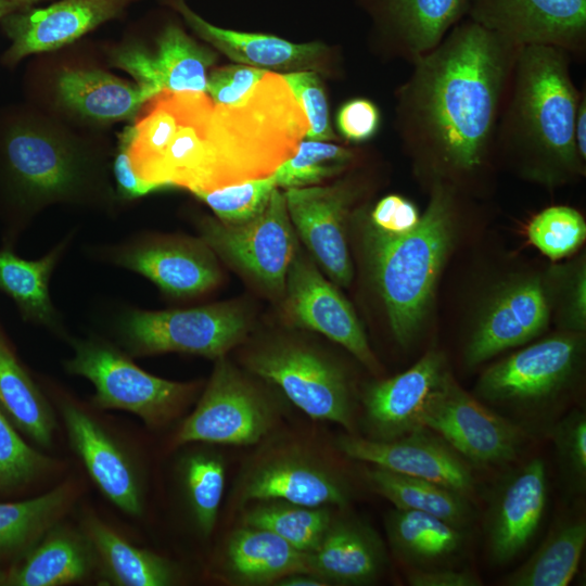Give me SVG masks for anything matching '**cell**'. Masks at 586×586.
<instances>
[{
	"mask_svg": "<svg viewBox=\"0 0 586 586\" xmlns=\"http://www.w3.org/2000/svg\"><path fill=\"white\" fill-rule=\"evenodd\" d=\"M295 95L308 122L304 139L335 140L337 136L330 123L329 105L322 81L315 71H295L281 74Z\"/></svg>",
	"mask_w": 586,
	"mask_h": 586,
	"instance_id": "cell-45",
	"label": "cell"
},
{
	"mask_svg": "<svg viewBox=\"0 0 586 586\" xmlns=\"http://www.w3.org/2000/svg\"><path fill=\"white\" fill-rule=\"evenodd\" d=\"M336 129L352 143H364L373 138L381 126V113L374 102L354 98L341 105L336 113Z\"/></svg>",
	"mask_w": 586,
	"mask_h": 586,
	"instance_id": "cell-47",
	"label": "cell"
},
{
	"mask_svg": "<svg viewBox=\"0 0 586 586\" xmlns=\"http://www.w3.org/2000/svg\"><path fill=\"white\" fill-rule=\"evenodd\" d=\"M245 367L277 385L307 416L354 430V415L344 372L317 351L293 342H276L250 352Z\"/></svg>",
	"mask_w": 586,
	"mask_h": 586,
	"instance_id": "cell-10",
	"label": "cell"
},
{
	"mask_svg": "<svg viewBox=\"0 0 586 586\" xmlns=\"http://www.w3.org/2000/svg\"><path fill=\"white\" fill-rule=\"evenodd\" d=\"M277 585L281 586H322L328 585L323 579L320 577L309 574V573H295L288 575L285 577H282L279 579Z\"/></svg>",
	"mask_w": 586,
	"mask_h": 586,
	"instance_id": "cell-52",
	"label": "cell"
},
{
	"mask_svg": "<svg viewBox=\"0 0 586 586\" xmlns=\"http://www.w3.org/2000/svg\"><path fill=\"white\" fill-rule=\"evenodd\" d=\"M18 9H21V7L10 0H0V21Z\"/></svg>",
	"mask_w": 586,
	"mask_h": 586,
	"instance_id": "cell-53",
	"label": "cell"
},
{
	"mask_svg": "<svg viewBox=\"0 0 586 586\" xmlns=\"http://www.w3.org/2000/svg\"><path fill=\"white\" fill-rule=\"evenodd\" d=\"M548 496L545 462L534 458L498 485L486 521L491 560L502 564L514 559L533 539Z\"/></svg>",
	"mask_w": 586,
	"mask_h": 586,
	"instance_id": "cell-19",
	"label": "cell"
},
{
	"mask_svg": "<svg viewBox=\"0 0 586 586\" xmlns=\"http://www.w3.org/2000/svg\"><path fill=\"white\" fill-rule=\"evenodd\" d=\"M56 91L66 107L97 122L137 117L151 99L137 84L99 69H64L58 77Z\"/></svg>",
	"mask_w": 586,
	"mask_h": 586,
	"instance_id": "cell-29",
	"label": "cell"
},
{
	"mask_svg": "<svg viewBox=\"0 0 586 586\" xmlns=\"http://www.w3.org/2000/svg\"><path fill=\"white\" fill-rule=\"evenodd\" d=\"M284 293V310L294 326L323 334L368 369L378 370L379 364L352 305L298 251L289 267Z\"/></svg>",
	"mask_w": 586,
	"mask_h": 586,
	"instance_id": "cell-13",
	"label": "cell"
},
{
	"mask_svg": "<svg viewBox=\"0 0 586 586\" xmlns=\"http://www.w3.org/2000/svg\"><path fill=\"white\" fill-rule=\"evenodd\" d=\"M574 138L577 154L583 163L586 161V93L585 89L582 92V97L577 106L575 125H574Z\"/></svg>",
	"mask_w": 586,
	"mask_h": 586,
	"instance_id": "cell-51",
	"label": "cell"
},
{
	"mask_svg": "<svg viewBox=\"0 0 586 586\" xmlns=\"http://www.w3.org/2000/svg\"><path fill=\"white\" fill-rule=\"evenodd\" d=\"M243 500H281L322 507L345 506L348 491L341 479L317 462L300 457H283L265 462L245 479Z\"/></svg>",
	"mask_w": 586,
	"mask_h": 586,
	"instance_id": "cell-26",
	"label": "cell"
},
{
	"mask_svg": "<svg viewBox=\"0 0 586 586\" xmlns=\"http://www.w3.org/2000/svg\"><path fill=\"white\" fill-rule=\"evenodd\" d=\"M551 438L563 479L575 492L586 485V416L576 409L551 429Z\"/></svg>",
	"mask_w": 586,
	"mask_h": 586,
	"instance_id": "cell-44",
	"label": "cell"
},
{
	"mask_svg": "<svg viewBox=\"0 0 586 586\" xmlns=\"http://www.w3.org/2000/svg\"><path fill=\"white\" fill-rule=\"evenodd\" d=\"M355 153L345 146L303 139L296 152L275 171L278 188H304L320 183L345 170Z\"/></svg>",
	"mask_w": 586,
	"mask_h": 586,
	"instance_id": "cell-39",
	"label": "cell"
},
{
	"mask_svg": "<svg viewBox=\"0 0 586 586\" xmlns=\"http://www.w3.org/2000/svg\"><path fill=\"white\" fill-rule=\"evenodd\" d=\"M3 581H4V574H2V573L0 572V584H3Z\"/></svg>",
	"mask_w": 586,
	"mask_h": 586,
	"instance_id": "cell-55",
	"label": "cell"
},
{
	"mask_svg": "<svg viewBox=\"0 0 586 586\" xmlns=\"http://www.w3.org/2000/svg\"><path fill=\"white\" fill-rule=\"evenodd\" d=\"M1 161L16 198L29 212L80 201L90 182L86 158L35 126L16 125L8 131Z\"/></svg>",
	"mask_w": 586,
	"mask_h": 586,
	"instance_id": "cell-9",
	"label": "cell"
},
{
	"mask_svg": "<svg viewBox=\"0 0 586 586\" xmlns=\"http://www.w3.org/2000/svg\"><path fill=\"white\" fill-rule=\"evenodd\" d=\"M385 528L394 553L416 569L447 559L463 542L460 528L417 510L394 508L385 518Z\"/></svg>",
	"mask_w": 586,
	"mask_h": 586,
	"instance_id": "cell-33",
	"label": "cell"
},
{
	"mask_svg": "<svg viewBox=\"0 0 586 586\" xmlns=\"http://www.w3.org/2000/svg\"><path fill=\"white\" fill-rule=\"evenodd\" d=\"M0 410V489L28 483L46 471L51 461L30 447Z\"/></svg>",
	"mask_w": 586,
	"mask_h": 586,
	"instance_id": "cell-43",
	"label": "cell"
},
{
	"mask_svg": "<svg viewBox=\"0 0 586 586\" xmlns=\"http://www.w3.org/2000/svg\"><path fill=\"white\" fill-rule=\"evenodd\" d=\"M331 520L327 508L284 502L256 507L244 515L243 523L268 530L298 550L311 552L320 544Z\"/></svg>",
	"mask_w": 586,
	"mask_h": 586,
	"instance_id": "cell-38",
	"label": "cell"
},
{
	"mask_svg": "<svg viewBox=\"0 0 586 586\" xmlns=\"http://www.w3.org/2000/svg\"><path fill=\"white\" fill-rule=\"evenodd\" d=\"M520 47L464 17L411 63L397 128L430 188L456 189L488 166Z\"/></svg>",
	"mask_w": 586,
	"mask_h": 586,
	"instance_id": "cell-1",
	"label": "cell"
},
{
	"mask_svg": "<svg viewBox=\"0 0 586 586\" xmlns=\"http://www.w3.org/2000/svg\"><path fill=\"white\" fill-rule=\"evenodd\" d=\"M75 497V485L64 483L31 499L0 502V555L21 551L38 543L56 525Z\"/></svg>",
	"mask_w": 586,
	"mask_h": 586,
	"instance_id": "cell-37",
	"label": "cell"
},
{
	"mask_svg": "<svg viewBox=\"0 0 586 586\" xmlns=\"http://www.w3.org/2000/svg\"><path fill=\"white\" fill-rule=\"evenodd\" d=\"M140 0H59L43 8H21L0 23L11 44L4 62L67 46L100 25L119 17Z\"/></svg>",
	"mask_w": 586,
	"mask_h": 586,
	"instance_id": "cell-16",
	"label": "cell"
},
{
	"mask_svg": "<svg viewBox=\"0 0 586 586\" xmlns=\"http://www.w3.org/2000/svg\"><path fill=\"white\" fill-rule=\"evenodd\" d=\"M72 346L73 356L65 361V369L92 383L94 405L129 411L146 425L170 422L196 391L193 383L169 381L144 371L100 339L73 340Z\"/></svg>",
	"mask_w": 586,
	"mask_h": 586,
	"instance_id": "cell-5",
	"label": "cell"
},
{
	"mask_svg": "<svg viewBox=\"0 0 586 586\" xmlns=\"http://www.w3.org/2000/svg\"><path fill=\"white\" fill-rule=\"evenodd\" d=\"M549 308L538 280H526L505 290L491 305L466 349L468 366L523 344L540 333Z\"/></svg>",
	"mask_w": 586,
	"mask_h": 586,
	"instance_id": "cell-25",
	"label": "cell"
},
{
	"mask_svg": "<svg viewBox=\"0 0 586 586\" xmlns=\"http://www.w3.org/2000/svg\"><path fill=\"white\" fill-rule=\"evenodd\" d=\"M447 373L444 356L433 351L408 370L370 385L362 398L370 438L391 441L422 428L420 413Z\"/></svg>",
	"mask_w": 586,
	"mask_h": 586,
	"instance_id": "cell-21",
	"label": "cell"
},
{
	"mask_svg": "<svg viewBox=\"0 0 586 586\" xmlns=\"http://www.w3.org/2000/svg\"><path fill=\"white\" fill-rule=\"evenodd\" d=\"M249 329L247 313L232 303L187 309H129L117 320L120 340L133 356L184 353L217 359L240 344Z\"/></svg>",
	"mask_w": 586,
	"mask_h": 586,
	"instance_id": "cell-6",
	"label": "cell"
},
{
	"mask_svg": "<svg viewBox=\"0 0 586 586\" xmlns=\"http://www.w3.org/2000/svg\"><path fill=\"white\" fill-rule=\"evenodd\" d=\"M564 50L521 46L499 117L495 152L517 160L523 173L545 182L582 174L574 125L582 90Z\"/></svg>",
	"mask_w": 586,
	"mask_h": 586,
	"instance_id": "cell-2",
	"label": "cell"
},
{
	"mask_svg": "<svg viewBox=\"0 0 586 586\" xmlns=\"http://www.w3.org/2000/svg\"><path fill=\"white\" fill-rule=\"evenodd\" d=\"M586 543L584 520L555 526L539 548L505 579L509 586H565L577 572Z\"/></svg>",
	"mask_w": 586,
	"mask_h": 586,
	"instance_id": "cell-36",
	"label": "cell"
},
{
	"mask_svg": "<svg viewBox=\"0 0 586 586\" xmlns=\"http://www.w3.org/2000/svg\"><path fill=\"white\" fill-rule=\"evenodd\" d=\"M201 240L267 293L285 290L289 267L297 251L283 192L276 188L269 203L255 218L230 225L205 217L199 222Z\"/></svg>",
	"mask_w": 586,
	"mask_h": 586,
	"instance_id": "cell-7",
	"label": "cell"
},
{
	"mask_svg": "<svg viewBox=\"0 0 586 586\" xmlns=\"http://www.w3.org/2000/svg\"><path fill=\"white\" fill-rule=\"evenodd\" d=\"M430 189L429 204L413 230L392 235L370 227L368 232L374 280L402 345L419 330L454 235L457 190L443 184Z\"/></svg>",
	"mask_w": 586,
	"mask_h": 586,
	"instance_id": "cell-4",
	"label": "cell"
},
{
	"mask_svg": "<svg viewBox=\"0 0 586 586\" xmlns=\"http://www.w3.org/2000/svg\"><path fill=\"white\" fill-rule=\"evenodd\" d=\"M183 472L198 527L208 536L216 524L225 488L222 460L213 454H194L187 459Z\"/></svg>",
	"mask_w": 586,
	"mask_h": 586,
	"instance_id": "cell-40",
	"label": "cell"
},
{
	"mask_svg": "<svg viewBox=\"0 0 586 586\" xmlns=\"http://www.w3.org/2000/svg\"><path fill=\"white\" fill-rule=\"evenodd\" d=\"M531 243L551 259L576 251L586 237V224L576 209L557 205L545 208L528 224Z\"/></svg>",
	"mask_w": 586,
	"mask_h": 586,
	"instance_id": "cell-41",
	"label": "cell"
},
{
	"mask_svg": "<svg viewBox=\"0 0 586 586\" xmlns=\"http://www.w3.org/2000/svg\"><path fill=\"white\" fill-rule=\"evenodd\" d=\"M276 188L278 187L271 175L194 195L203 201L220 221L239 225L263 213Z\"/></svg>",
	"mask_w": 586,
	"mask_h": 586,
	"instance_id": "cell-42",
	"label": "cell"
},
{
	"mask_svg": "<svg viewBox=\"0 0 586 586\" xmlns=\"http://www.w3.org/2000/svg\"><path fill=\"white\" fill-rule=\"evenodd\" d=\"M289 217L315 260L340 285L353 277L346 219L356 190L347 182L291 188L284 192Z\"/></svg>",
	"mask_w": 586,
	"mask_h": 586,
	"instance_id": "cell-17",
	"label": "cell"
},
{
	"mask_svg": "<svg viewBox=\"0 0 586 586\" xmlns=\"http://www.w3.org/2000/svg\"><path fill=\"white\" fill-rule=\"evenodd\" d=\"M226 564L233 577L246 584H276L291 574H311L308 552L268 530L247 525L229 538Z\"/></svg>",
	"mask_w": 586,
	"mask_h": 586,
	"instance_id": "cell-30",
	"label": "cell"
},
{
	"mask_svg": "<svg viewBox=\"0 0 586 586\" xmlns=\"http://www.w3.org/2000/svg\"><path fill=\"white\" fill-rule=\"evenodd\" d=\"M66 245L67 240L39 259H25L10 250H0V291L13 300L24 319L54 331L61 329V320L49 286Z\"/></svg>",
	"mask_w": 586,
	"mask_h": 586,
	"instance_id": "cell-31",
	"label": "cell"
},
{
	"mask_svg": "<svg viewBox=\"0 0 586 586\" xmlns=\"http://www.w3.org/2000/svg\"><path fill=\"white\" fill-rule=\"evenodd\" d=\"M107 258L177 298L203 294L220 280L215 255L202 240L141 238L107 251Z\"/></svg>",
	"mask_w": 586,
	"mask_h": 586,
	"instance_id": "cell-15",
	"label": "cell"
},
{
	"mask_svg": "<svg viewBox=\"0 0 586 586\" xmlns=\"http://www.w3.org/2000/svg\"><path fill=\"white\" fill-rule=\"evenodd\" d=\"M337 447L352 459L424 479L466 496L474 488L468 463L443 438L426 428L416 429L391 441L342 436Z\"/></svg>",
	"mask_w": 586,
	"mask_h": 586,
	"instance_id": "cell-18",
	"label": "cell"
},
{
	"mask_svg": "<svg viewBox=\"0 0 586 586\" xmlns=\"http://www.w3.org/2000/svg\"><path fill=\"white\" fill-rule=\"evenodd\" d=\"M84 527L85 535L113 584L166 586L175 582L176 570L167 559L132 545L93 515L85 520Z\"/></svg>",
	"mask_w": 586,
	"mask_h": 586,
	"instance_id": "cell-32",
	"label": "cell"
},
{
	"mask_svg": "<svg viewBox=\"0 0 586 586\" xmlns=\"http://www.w3.org/2000/svg\"><path fill=\"white\" fill-rule=\"evenodd\" d=\"M385 562V549L377 533L349 519L331 520L318 547L308 552L311 574L327 584H369L379 577Z\"/></svg>",
	"mask_w": 586,
	"mask_h": 586,
	"instance_id": "cell-27",
	"label": "cell"
},
{
	"mask_svg": "<svg viewBox=\"0 0 586 586\" xmlns=\"http://www.w3.org/2000/svg\"><path fill=\"white\" fill-rule=\"evenodd\" d=\"M421 215L417 206L399 194H388L377 202L370 214V227L379 232L399 235L413 230Z\"/></svg>",
	"mask_w": 586,
	"mask_h": 586,
	"instance_id": "cell-48",
	"label": "cell"
},
{
	"mask_svg": "<svg viewBox=\"0 0 586 586\" xmlns=\"http://www.w3.org/2000/svg\"><path fill=\"white\" fill-rule=\"evenodd\" d=\"M307 130L306 116L283 76L268 71L241 101L214 104L193 194L273 175Z\"/></svg>",
	"mask_w": 586,
	"mask_h": 586,
	"instance_id": "cell-3",
	"label": "cell"
},
{
	"mask_svg": "<svg viewBox=\"0 0 586 586\" xmlns=\"http://www.w3.org/2000/svg\"><path fill=\"white\" fill-rule=\"evenodd\" d=\"M61 412L74 451L102 494L124 513L141 515V485L126 454L81 408L63 402Z\"/></svg>",
	"mask_w": 586,
	"mask_h": 586,
	"instance_id": "cell-23",
	"label": "cell"
},
{
	"mask_svg": "<svg viewBox=\"0 0 586 586\" xmlns=\"http://www.w3.org/2000/svg\"><path fill=\"white\" fill-rule=\"evenodd\" d=\"M0 410L18 431L35 443L42 447L51 444L55 430L53 410L1 332Z\"/></svg>",
	"mask_w": 586,
	"mask_h": 586,
	"instance_id": "cell-34",
	"label": "cell"
},
{
	"mask_svg": "<svg viewBox=\"0 0 586 586\" xmlns=\"http://www.w3.org/2000/svg\"><path fill=\"white\" fill-rule=\"evenodd\" d=\"M277 411L270 398L225 356L216 359L211 379L173 444L252 445L273 428Z\"/></svg>",
	"mask_w": 586,
	"mask_h": 586,
	"instance_id": "cell-8",
	"label": "cell"
},
{
	"mask_svg": "<svg viewBox=\"0 0 586 586\" xmlns=\"http://www.w3.org/2000/svg\"><path fill=\"white\" fill-rule=\"evenodd\" d=\"M166 2L199 37L240 64L285 73L328 66L329 49L322 42L293 43L273 35L222 28L200 16L187 0Z\"/></svg>",
	"mask_w": 586,
	"mask_h": 586,
	"instance_id": "cell-24",
	"label": "cell"
},
{
	"mask_svg": "<svg viewBox=\"0 0 586 586\" xmlns=\"http://www.w3.org/2000/svg\"><path fill=\"white\" fill-rule=\"evenodd\" d=\"M469 0H358L387 49L413 63L467 16Z\"/></svg>",
	"mask_w": 586,
	"mask_h": 586,
	"instance_id": "cell-22",
	"label": "cell"
},
{
	"mask_svg": "<svg viewBox=\"0 0 586 586\" xmlns=\"http://www.w3.org/2000/svg\"><path fill=\"white\" fill-rule=\"evenodd\" d=\"M113 173L118 193L128 200L145 196L165 189L162 186L142 180L133 170L126 144L119 139L118 151L114 160Z\"/></svg>",
	"mask_w": 586,
	"mask_h": 586,
	"instance_id": "cell-49",
	"label": "cell"
},
{
	"mask_svg": "<svg viewBox=\"0 0 586 586\" xmlns=\"http://www.w3.org/2000/svg\"><path fill=\"white\" fill-rule=\"evenodd\" d=\"M466 17L518 46L585 55L586 0H469Z\"/></svg>",
	"mask_w": 586,
	"mask_h": 586,
	"instance_id": "cell-12",
	"label": "cell"
},
{
	"mask_svg": "<svg viewBox=\"0 0 586 586\" xmlns=\"http://www.w3.org/2000/svg\"><path fill=\"white\" fill-rule=\"evenodd\" d=\"M366 480L395 508L426 512L460 530L472 518L467 496L437 483L378 467L367 471Z\"/></svg>",
	"mask_w": 586,
	"mask_h": 586,
	"instance_id": "cell-35",
	"label": "cell"
},
{
	"mask_svg": "<svg viewBox=\"0 0 586 586\" xmlns=\"http://www.w3.org/2000/svg\"><path fill=\"white\" fill-rule=\"evenodd\" d=\"M216 53L201 46L176 23H168L151 52L139 46L117 51L114 65L130 74L150 98L160 92H205L207 68Z\"/></svg>",
	"mask_w": 586,
	"mask_h": 586,
	"instance_id": "cell-20",
	"label": "cell"
},
{
	"mask_svg": "<svg viewBox=\"0 0 586 586\" xmlns=\"http://www.w3.org/2000/svg\"><path fill=\"white\" fill-rule=\"evenodd\" d=\"M95 551L89 539L53 526L29 550L23 562L8 574L3 584L13 586H60L85 578L93 569Z\"/></svg>",
	"mask_w": 586,
	"mask_h": 586,
	"instance_id": "cell-28",
	"label": "cell"
},
{
	"mask_svg": "<svg viewBox=\"0 0 586 586\" xmlns=\"http://www.w3.org/2000/svg\"><path fill=\"white\" fill-rule=\"evenodd\" d=\"M581 347L572 335L538 342L489 367L479 381L477 392L492 403L539 405L572 377Z\"/></svg>",
	"mask_w": 586,
	"mask_h": 586,
	"instance_id": "cell-14",
	"label": "cell"
},
{
	"mask_svg": "<svg viewBox=\"0 0 586 586\" xmlns=\"http://www.w3.org/2000/svg\"><path fill=\"white\" fill-rule=\"evenodd\" d=\"M407 582L412 586H477L480 578L467 570H428L411 568L407 572Z\"/></svg>",
	"mask_w": 586,
	"mask_h": 586,
	"instance_id": "cell-50",
	"label": "cell"
},
{
	"mask_svg": "<svg viewBox=\"0 0 586 586\" xmlns=\"http://www.w3.org/2000/svg\"><path fill=\"white\" fill-rule=\"evenodd\" d=\"M419 423L479 466L511 461L525 440L519 425L470 396L449 372L425 403Z\"/></svg>",
	"mask_w": 586,
	"mask_h": 586,
	"instance_id": "cell-11",
	"label": "cell"
},
{
	"mask_svg": "<svg viewBox=\"0 0 586 586\" xmlns=\"http://www.w3.org/2000/svg\"><path fill=\"white\" fill-rule=\"evenodd\" d=\"M10 1L16 3L21 8H26V7H33L34 4L41 1H46V0H10Z\"/></svg>",
	"mask_w": 586,
	"mask_h": 586,
	"instance_id": "cell-54",
	"label": "cell"
},
{
	"mask_svg": "<svg viewBox=\"0 0 586 586\" xmlns=\"http://www.w3.org/2000/svg\"><path fill=\"white\" fill-rule=\"evenodd\" d=\"M268 69L238 64L216 68L207 75L205 92L214 104L241 101Z\"/></svg>",
	"mask_w": 586,
	"mask_h": 586,
	"instance_id": "cell-46",
	"label": "cell"
}]
</instances>
